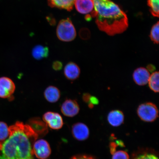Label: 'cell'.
I'll use <instances>...</instances> for the list:
<instances>
[{"label": "cell", "instance_id": "cell-1", "mask_svg": "<svg viewBox=\"0 0 159 159\" xmlns=\"http://www.w3.org/2000/svg\"><path fill=\"white\" fill-rule=\"evenodd\" d=\"M9 138L0 149V159H34L33 145L39 131L19 121L9 126Z\"/></svg>", "mask_w": 159, "mask_h": 159}, {"label": "cell", "instance_id": "cell-2", "mask_svg": "<svg viewBox=\"0 0 159 159\" xmlns=\"http://www.w3.org/2000/svg\"><path fill=\"white\" fill-rule=\"evenodd\" d=\"M94 10L91 13L98 29L113 36L124 32L128 27L126 14L118 5L109 0H94Z\"/></svg>", "mask_w": 159, "mask_h": 159}, {"label": "cell", "instance_id": "cell-3", "mask_svg": "<svg viewBox=\"0 0 159 159\" xmlns=\"http://www.w3.org/2000/svg\"><path fill=\"white\" fill-rule=\"evenodd\" d=\"M57 34L60 40L63 42L71 41L75 39L76 31L70 19H63L59 22L57 26Z\"/></svg>", "mask_w": 159, "mask_h": 159}, {"label": "cell", "instance_id": "cell-4", "mask_svg": "<svg viewBox=\"0 0 159 159\" xmlns=\"http://www.w3.org/2000/svg\"><path fill=\"white\" fill-rule=\"evenodd\" d=\"M137 113L141 120L146 122H152L158 116L157 107L154 103L147 102L139 105Z\"/></svg>", "mask_w": 159, "mask_h": 159}, {"label": "cell", "instance_id": "cell-5", "mask_svg": "<svg viewBox=\"0 0 159 159\" xmlns=\"http://www.w3.org/2000/svg\"><path fill=\"white\" fill-rule=\"evenodd\" d=\"M34 154L39 159H46L51 154V149L47 141L40 139L36 141L33 145Z\"/></svg>", "mask_w": 159, "mask_h": 159}, {"label": "cell", "instance_id": "cell-6", "mask_svg": "<svg viewBox=\"0 0 159 159\" xmlns=\"http://www.w3.org/2000/svg\"><path fill=\"white\" fill-rule=\"evenodd\" d=\"M15 89V83L11 79L7 77L0 78V98H12Z\"/></svg>", "mask_w": 159, "mask_h": 159}, {"label": "cell", "instance_id": "cell-7", "mask_svg": "<svg viewBox=\"0 0 159 159\" xmlns=\"http://www.w3.org/2000/svg\"><path fill=\"white\" fill-rule=\"evenodd\" d=\"M43 120L50 128L54 130H58L63 126L62 117L57 113L48 112L43 116Z\"/></svg>", "mask_w": 159, "mask_h": 159}, {"label": "cell", "instance_id": "cell-8", "mask_svg": "<svg viewBox=\"0 0 159 159\" xmlns=\"http://www.w3.org/2000/svg\"><path fill=\"white\" fill-rule=\"evenodd\" d=\"M80 107L77 101L71 99H67L61 107V111L65 116L73 117L79 113Z\"/></svg>", "mask_w": 159, "mask_h": 159}, {"label": "cell", "instance_id": "cell-9", "mask_svg": "<svg viewBox=\"0 0 159 159\" xmlns=\"http://www.w3.org/2000/svg\"><path fill=\"white\" fill-rule=\"evenodd\" d=\"M150 74L148 70L143 67L135 69L133 74L134 82L139 86H144L148 84Z\"/></svg>", "mask_w": 159, "mask_h": 159}, {"label": "cell", "instance_id": "cell-10", "mask_svg": "<svg viewBox=\"0 0 159 159\" xmlns=\"http://www.w3.org/2000/svg\"><path fill=\"white\" fill-rule=\"evenodd\" d=\"M72 133L73 136L79 141L86 140L89 136V129L83 123H78L73 125Z\"/></svg>", "mask_w": 159, "mask_h": 159}, {"label": "cell", "instance_id": "cell-11", "mask_svg": "<svg viewBox=\"0 0 159 159\" xmlns=\"http://www.w3.org/2000/svg\"><path fill=\"white\" fill-rule=\"evenodd\" d=\"M64 74L66 78L71 81L78 79L80 74V69L76 63L70 62L67 63L64 69Z\"/></svg>", "mask_w": 159, "mask_h": 159}, {"label": "cell", "instance_id": "cell-12", "mask_svg": "<svg viewBox=\"0 0 159 159\" xmlns=\"http://www.w3.org/2000/svg\"><path fill=\"white\" fill-rule=\"evenodd\" d=\"M74 4L77 11L83 14L91 13L94 8V0H75Z\"/></svg>", "mask_w": 159, "mask_h": 159}, {"label": "cell", "instance_id": "cell-13", "mask_svg": "<svg viewBox=\"0 0 159 159\" xmlns=\"http://www.w3.org/2000/svg\"><path fill=\"white\" fill-rule=\"evenodd\" d=\"M75 0H48V5L51 7L64 9L71 11L73 8Z\"/></svg>", "mask_w": 159, "mask_h": 159}, {"label": "cell", "instance_id": "cell-14", "mask_svg": "<svg viewBox=\"0 0 159 159\" xmlns=\"http://www.w3.org/2000/svg\"><path fill=\"white\" fill-rule=\"evenodd\" d=\"M107 119L111 126L118 127L124 122V115L122 111L120 110H112L109 113Z\"/></svg>", "mask_w": 159, "mask_h": 159}, {"label": "cell", "instance_id": "cell-15", "mask_svg": "<svg viewBox=\"0 0 159 159\" xmlns=\"http://www.w3.org/2000/svg\"><path fill=\"white\" fill-rule=\"evenodd\" d=\"M61 92L59 89L54 86H49L45 89L44 92L45 98L48 102L55 103L59 100L61 97Z\"/></svg>", "mask_w": 159, "mask_h": 159}, {"label": "cell", "instance_id": "cell-16", "mask_svg": "<svg viewBox=\"0 0 159 159\" xmlns=\"http://www.w3.org/2000/svg\"><path fill=\"white\" fill-rule=\"evenodd\" d=\"M49 53L48 47L39 45L35 46L32 51L33 57L37 60L47 58L48 56Z\"/></svg>", "mask_w": 159, "mask_h": 159}, {"label": "cell", "instance_id": "cell-17", "mask_svg": "<svg viewBox=\"0 0 159 159\" xmlns=\"http://www.w3.org/2000/svg\"><path fill=\"white\" fill-rule=\"evenodd\" d=\"M159 73L158 71H155L150 75L148 84L151 90L155 93H158L159 87Z\"/></svg>", "mask_w": 159, "mask_h": 159}, {"label": "cell", "instance_id": "cell-18", "mask_svg": "<svg viewBox=\"0 0 159 159\" xmlns=\"http://www.w3.org/2000/svg\"><path fill=\"white\" fill-rule=\"evenodd\" d=\"M159 0H148V4L150 8L152 14L156 17H159Z\"/></svg>", "mask_w": 159, "mask_h": 159}, {"label": "cell", "instance_id": "cell-19", "mask_svg": "<svg viewBox=\"0 0 159 159\" xmlns=\"http://www.w3.org/2000/svg\"><path fill=\"white\" fill-rule=\"evenodd\" d=\"M9 127L6 123L0 121V142H3L8 138Z\"/></svg>", "mask_w": 159, "mask_h": 159}, {"label": "cell", "instance_id": "cell-20", "mask_svg": "<svg viewBox=\"0 0 159 159\" xmlns=\"http://www.w3.org/2000/svg\"><path fill=\"white\" fill-rule=\"evenodd\" d=\"M159 22L153 26L151 30L150 38L152 41L154 43L158 44L159 40Z\"/></svg>", "mask_w": 159, "mask_h": 159}, {"label": "cell", "instance_id": "cell-21", "mask_svg": "<svg viewBox=\"0 0 159 159\" xmlns=\"http://www.w3.org/2000/svg\"><path fill=\"white\" fill-rule=\"evenodd\" d=\"M112 159H129V156L125 151L119 150L113 153Z\"/></svg>", "mask_w": 159, "mask_h": 159}, {"label": "cell", "instance_id": "cell-22", "mask_svg": "<svg viewBox=\"0 0 159 159\" xmlns=\"http://www.w3.org/2000/svg\"><path fill=\"white\" fill-rule=\"evenodd\" d=\"M134 159H158V158L154 154L144 153L139 155Z\"/></svg>", "mask_w": 159, "mask_h": 159}, {"label": "cell", "instance_id": "cell-23", "mask_svg": "<svg viewBox=\"0 0 159 159\" xmlns=\"http://www.w3.org/2000/svg\"><path fill=\"white\" fill-rule=\"evenodd\" d=\"M52 67L53 69L55 71L61 70L62 68L63 63L61 61H53Z\"/></svg>", "mask_w": 159, "mask_h": 159}, {"label": "cell", "instance_id": "cell-24", "mask_svg": "<svg viewBox=\"0 0 159 159\" xmlns=\"http://www.w3.org/2000/svg\"><path fill=\"white\" fill-rule=\"evenodd\" d=\"M99 103V101L97 97L94 96H91L88 104H91L94 105H98Z\"/></svg>", "mask_w": 159, "mask_h": 159}, {"label": "cell", "instance_id": "cell-25", "mask_svg": "<svg viewBox=\"0 0 159 159\" xmlns=\"http://www.w3.org/2000/svg\"><path fill=\"white\" fill-rule=\"evenodd\" d=\"M91 95L88 93H85L82 96L83 100L85 103L88 104Z\"/></svg>", "mask_w": 159, "mask_h": 159}, {"label": "cell", "instance_id": "cell-26", "mask_svg": "<svg viewBox=\"0 0 159 159\" xmlns=\"http://www.w3.org/2000/svg\"><path fill=\"white\" fill-rule=\"evenodd\" d=\"M71 159H95L92 157L87 156H79L73 157Z\"/></svg>", "mask_w": 159, "mask_h": 159}, {"label": "cell", "instance_id": "cell-27", "mask_svg": "<svg viewBox=\"0 0 159 159\" xmlns=\"http://www.w3.org/2000/svg\"><path fill=\"white\" fill-rule=\"evenodd\" d=\"M146 69L148 70L149 72L153 73L156 70V67L155 66L152 64H148L147 65Z\"/></svg>", "mask_w": 159, "mask_h": 159}, {"label": "cell", "instance_id": "cell-28", "mask_svg": "<svg viewBox=\"0 0 159 159\" xmlns=\"http://www.w3.org/2000/svg\"><path fill=\"white\" fill-rule=\"evenodd\" d=\"M48 20L50 24L52 25H54L55 24V20L54 18L50 16L47 17Z\"/></svg>", "mask_w": 159, "mask_h": 159}]
</instances>
